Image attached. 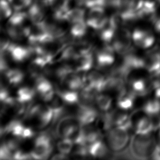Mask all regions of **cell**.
I'll return each mask as SVG.
<instances>
[{
	"instance_id": "obj_1",
	"label": "cell",
	"mask_w": 160,
	"mask_h": 160,
	"mask_svg": "<svg viewBox=\"0 0 160 160\" xmlns=\"http://www.w3.org/2000/svg\"><path fill=\"white\" fill-rule=\"evenodd\" d=\"M156 146L155 140L151 133L149 134H134L131 141V150L134 156L145 158L151 156Z\"/></svg>"
},
{
	"instance_id": "obj_2",
	"label": "cell",
	"mask_w": 160,
	"mask_h": 160,
	"mask_svg": "<svg viewBox=\"0 0 160 160\" xmlns=\"http://www.w3.org/2000/svg\"><path fill=\"white\" fill-rule=\"evenodd\" d=\"M53 149L52 139L46 132H42L35 139L31 154L32 159H45L51 155Z\"/></svg>"
},
{
	"instance_id": "obj_3",
	"label": "cell",
	"mask_w": 160,
	"mask_h": 160,
	"mask_svg": "<svg viewBox=\"0 0 160 160\" xmlns=\"http://www.w3.org/2000/svg\"><path fill=\"white\" fill-rule=\"evenodd\" d=\"M107 142L109 148L114 152H119L123 150L129 141L128 131L113 127L106 134Z\"/></svg>"
},
{
	"instance_id": "obj_4",
	"label": "cell",
	"mask_w": 160,
	"mask_h": 160,
	"mask_svg": "<svg viewBox=\"0 0 160 160\" xmlns=\"http://www.w3.org/2000/svg\"><path fill=\"white\" fill-rule=\"evenodd\" d=\"M79 126L76 117L64 116L58 120L56 134L61 138H70Z\"/></svg>"
},
{
	"instance_id": "obj_5",
	"label": "cell",
	"mask_w": 160,
	"mask_h": 160,
	"mask_svg": "<svg viewBox=\"0 0 160 160\" xmlns=\"http://www.w3.org/2000/svg\"><path fill=\"white\" fill-rule=\"evenodd\" d=\"M2 55H9L10 58L14 61L21 62L29 58L31 56V51L29 48L18 45L10 41L8 44L6 48L1 51Z\"/></svg>"
},
{
	"instance_id": "obj_6",
	"label": "cell",
	"mask_w": 160,
	"mask_h": 160,
	"mask_svg": "<svg viewBox=\"0 0 160 160\" xmlns=\"http://www.w3.org/2000/svg\"><path fill=\"white\" fill-rule=\"evenodd\" d=\"M132 41L134 44L141 49H149L155 42V37L149 31L137 28L132 32Z\"/></svg>"
},
{
	"instance_id": "obj_7",
	"label": "cell",
	"mask_w": 160,
	"mask_h": 160,
	"mask_svg": "<svg viewBox=\"0 0 160 160\" xmlns=\"http://www.w3.org/2000/svg\"><path fill=\"white\" fill-rule=\"evenodd\" d=\"M49 6L47 0H36L31 3L28 11V18L33 24H38L44 21L46 8Z\"/></svg>"
},
{
	"instance_id": "obj_8",
	"label": "cell",
	"mask_w": 160,
	"mask_h": 160,
	"mask_svg": "<svg viewBox=\"0 0 160 160\" xmlns=\"http://www.w3.org/2000/svg\"><path fill=\"white\" fill-rule=\"evenodd\" d=\"M98 117L96 110L92 106L80 104L76 118L81 126H87L95 121Z\"/></svg>"
},
{
	"instance_id": "obj_9",
	"label": "cell",
	"mask_w": 160,
	"mask_h": 160,
	"mask_svg": "<svg viewBox=\"0 0 160 160\" xmlns=\"http://www.w3.org/2000/svg\"><path fill=\"white\" fill-rule=\"evenodd\" d=\"M49 6L53 11V18L56 21H64L69 8L71 0H47Z\"/></svg>"
},
{
	"instance_id": "obj_10",
	"label": "cell",
	"mask_w": 160,
	"mask_h": 160,
	"mask_svg": "<svg viewBox=\"0 0 160 160\" xmlns=\"http://www.w3.org/2000/svg\"><path fill=\"white\" fill-rule=\"evenodd\" d=\"M108 44L106 43V45L99 49L96 54V62L100 68L108 67L114 62L115 51L111 44Z\"/></svg>"
},
{
	"instance_id": "obj_11",
	"label": "cell",
	"mask_w": 160,
	"mask_h": 160,
	"mask_svg": "<svg viewBox=\"0 0 160 160\" xmlns=\"http://www.w3.org/2000/svg\"><path fill=\"white\" fill-rule=\"evenodd\" d=\"M145 69L152 75L160 72V51L151 50L144 57Z\"/></svg>"
},
{
	"instance_id": "obj_12",
	"label": "cell",
	"mask_w": 160,
	"mask_h": 160,
	"mask_svg": "<svg viewBox=\"0 0 160 160\" xmlns=\"http://www.w3.org/2000/svg\"><path fill=\"white\" fill-rule=\"evenodd\" d=\"M136 94L131 90H126L122 89L119 92L117 98V106L122 111H127L131 109L134 102Z\"/></svg>"
},
{
	"instance_id": "obj_13",
	"label": "cell",
	"mask_w": 160,
	"mask_h": 160,
	"mask_svg": "<svg viewBox=\"0 0 160 160\" xmlns=\"http://www.w3.org/2000/svg\"><path fill=\"white\" fill-rule=\"evenodd\" d=\"M39 128L47 126L53 121V111L50 105H41L36 117Z\"/></svg>"
},
{
	"instance_id": "obj_14",
	"label": "cell",
	"mask_w": 160,
	"mask_h": 160,
	"mask_svg": "<svg viewBox=\"0 0 160 160\" xmlns=\"http://www.w3.org/2000/svg\"><path fill=\"white\" fill-rule=\"evenodd\" d=\"M74 69L76 72H86L90 70L94 64L92 52L79 56L75 60Z\"/></svg>"
},
{
	"instance_id": "obj_15",
	"label": "cell",
	"mask_w": 160,
	"mask_h": 160,
	"mask_svg": "<svg viewBox=\"0 0 160 160\" xmlns=\"http://www.w3.org/2000/svg\"><path fill=\"white\" fill-rule=\"evenodd\" d=\"M150 85L152 86V82L150 83L144 78H136L131 81V90L136 96H144L149 92Z\"/></svg>"
},
{
	"instance_id": "obj_16",
	"label": "cell",
	"mask_w": 160,
	"mask_h": 160,
	"mask_svg": "<svg viewBox=\"0 0 160 160\" xmlns=\"http://www.w3.org/2000/svg\"><path fill=\"white\" fill-rule=\"evenodd\" d=\"M154 126L151 118L146 115L140 118L136 122L134 131L138 134H149L154 131Z\"/></svg>"
},
{
	"instance_id": "obj_17",
	"label": "cell",
	"mask_w": 160,
	"mask_h": 160,
	"mask_svg": "<svg viewBox=\"0 0 160 160\" xmlns=\"http://www.w3.org/2000/svg\"><path fill=\"white\" fill-rule=\"evenodd\" d=\"M108 149L101 139L89 144V156L94 158H104L108 155Z\"/></svg>"
},
{
	"instance_id": "obj_18",
	"label": "cell",
	"mask_w": 160,
	"mask_h": 160,
	"mask_svg": "<svg viewBox=\"0 0 160 160\" xmlns=\"http://www.w3.org/2000/svg\"><path fill=\"white\" fill-rule=\"evenodd\" d=\"M56 94L66 104H74L79 102V94L77 91L70 89L58 90Z\"/></svg>"
},
{
	"instance_id": "obj_19",
	"label": "cell",
	"mask_w": 160,
	"mask_h": 160,
	"mask_svg": "<svg viewBox=\"0 0 160 160\" xmlns=\"http://www.w3.org/2000/svg\"><path fill=\"white\" fill-rule=\"evenodd\" d=\"M50 106L53 111V121L52 123H54L56 121L61 118V116L63 114L64 111V102L56 94L54 98L50 101Z\"/></svg>"
},
{
	"instance_id": "obj_20",
	"label": "cell",
	"mask_w": 160,
	"mask_h": 160,
	"mask_svg": "<svg viewBox=\"0 0 160 160\" xmlns=\"http://www.w3.org/2000/svg\"><path fill=\"white\" fill-rule=\"evenodd\" d=\"M5 78L8 82L13 86L19 84L24 79V74L23 72L16 68L8 69L4 72Z\"/></svg>"
},
{
	"instance_id": "obj_21",
	"label": "cell",
	"mask_w": 160,
	"mask_h": 160,
	"mask_svg": "<svg viewBox=\"0 0 160 160\" xmlns=\"http://www.w3.org/2000/svg\"><path fill=\"white\" fill-rule=\"evenodd\" d=\"M36 91V89L33 88L28 86H22L18 90L16 99L18 102H29L31 100L33 99Z\"/></svg>"
},
{
	"instance_id": "obj_22",
	"label": "cell",
	"mask_w": 160,
	"mask_h": 160,
	"mask_svg": "<svg viewBox=\"0 0 160 160\" xmlns=\"http://www.w3.org/2000/svg\"><path fill=\"white\" fill-rule=\"evenodd\" d=\"M117 29L109 22V18L106 24L99 30L100 39L105 43H110L112 41Z\"/></svg>"
},
{
	"instance_id": "obj_23",
	"label": "cell",
	"mask_w": 160,
	"mask_h": 160,
	"mask_svg": "<svg viewBox=\"0 0 160 160\" xmlns=\"http://www.w3.org/2000/svg\"><path fill=\"white\" fill-rule=\"evenodd\" d=\"M142 111L148 116H153L160 112V104L154 98L148 100L142 106Z\"/></svg>"
},
{
	"instance_id": "obj_24",
	"label": "cell",
	"mask_w": 160,
	"mask_h": 160,
	"mask_svg": "<svg viewBox=\"0 0 160 160\" xmlns=\"http://www.w3.org/2000/svg\"><path fill=\"white\" fill-rule=\"evenodd\" d=\"M84 16L85 11L82 8H76L70 9L66 14L65 21L72 24L81 20H84Z\"/></svg>"
},
{
	"instance_id": "obj_25",
	"label": "cell",
	"mask_w": 160,
	"mask_h": 160,
	"mask_svg": "<svg viewBox=\"0 0 160 160\" xmlns=\"http://www.w3.org/2000/svg\"><path fill=\"white\" fill-rule=\"evenodd\" d=\"M87 23L84 20H81L72 24L70 33L74 38H81L83 37L87 32Z\"/></svg>"
},
{
	"instance_id": "obj_26",
	"label": "cell",
	"mask_w": 160,
	"mask_h": 160,
	"mask_svg": "<svg viewBox=\"0 0 160 160\" xmlns=\"http://www.w3.org/2000/svg\"><path fill=\"white\" fill-rule=\"evenodd\" d=\"M76 72H75L71 74L63 82L66 84L68 89L78 91L82 88L83 82L82 76L78 75Z\"/></svg>"
},
{
	"instance_id": "obj_27",
	"label": "cell",
	"mask_w": 160,
	"mask_h": 160,
	"mask_svg": "<svg viewBox=\"0 0 160 160\" xmlns=\"http://www.w3.org/2000/svg\"><path fill=\"white\" fill-rule=\"evenodd\" d=\"M95 102L99 109L104 112L109 111L112 106V98L104 94H100L97 95L95 98Z\"/></svg>"
},
{
	"instance_id": "obj_28",
	"label": "cell",
	"mask_w": 160,
	"mask_h": 160,
	"mask_svg": "<svg viewBox=\"0 0 160 160\" xmlns=\"http://www.w3.org/2000/svg\"><path fill=\"white\" fill-rule=\"evenodd\" d=\"M53 89L51 82L44 76H41L35 79V89L39 94H42Z\"/></svg>"
},
{
	"instance_id": "obj_29",
	"label": "cell",
	"mask_w": 160,
	"mask_h": 160,
	"mask_svg": "<svg viewBox=\"0 0 160 160\" xmlns=\"http://www.w3.org/2000/svg\"><path fill=\"white\" fill-rule=\"evenodd\" d=\"M76 72L74 68L68 64H63L59 66L55 71L56 77L61 81L64 82L65 79L71 74Z\"/></svg>"
},
{
	"instance_id": "obj_30",
	"label": "cell",
	"mask_w": 160,
	"mask_h": 160,
	"mask_svg": "<svg viewBox=\"0 0 160 160\" xmlns=\"http://www.w3.org/2000/svg\"><path fill=\"white\" fill-rule=\"evenodd\" d=\"M73 146L74 142L72 139L69 138H61L56 144L58 152L66 155L68 154L72 151Z\"/></svg>"
},
{
	"instance_id": "obj_31",
	"label": "cell",
	"mask_w": 160,
	"mask_h": 160,
	"mask_svg": "<svg viewBox=\"0 0 160 160\" xmlns=\"http://www.w3.org/2000/svg\"><path fill=\"white\" fill-rule=\"evenodd\" d=\"M28 18V13L20 11H16L9 17L8 24L13 26H22Z\"/></svg>"
},
{
	"instance_id": "obj_32",
	"label": "cell",
	"mask_w": 160,
	"mask_h": 160,
	"mask_svg": "<svg viewBox=\"0 0 160 160\" xmlns=\"http://www.w3.org/2000/svg\"><path fill=\"white\" fill-rule=\"evenodd\" d=\"M104 10L102 7H94L90 8V11L88 12L86 23L88 26L95 20L104 16Z\"/></svg>"
},
{
	"instance_id": "obj_33",
	"label": "cell",
	"mask_w": 160,
	"mask_h": 160,
	"mask_svg": "<svg viewBox=\"0 0 160 160\" xmlns=\"http://www.w3.org/2000/svg\"><path fill=\"white\" fill-rule=\"evenodd\" d=\"M12 15V10L9 2L6 0L1 1V19H6Z\"/></svg>"
},
{
	"instance_id": "obj_34",
	"label": "cell",
	"mask_w": 160,
	"mask_h": 160,
	"mask_svg": "<svg viewBox=\"0 0 160 160\" xmlns=\"http://www.w3.org/2000/svg\"><path fill=\"white\" fill-rule=\"evenodd\" d=\"M9 2L16 11H21L30 6L32 3V0H9Z\"/></svg>"
},
{
	"instance_id": "obj_35",
	"label": "cell",
	"mask_w": 160,
	"mask_h": 160,
	"mask_svg": "<svg viewBox=\"0 0 160 160\" xmlns=\"http://www.w3.org/2000/svg\"><path fill=\"white\" fill-rule=\"evenodd\" d=\"M12 158V153L8 147L6 142L1 144L0 148V159H8Z\"/></svg>"
},
{
	"instance_id": "obj_36",
	"label": "cell",
	"mask_w": 160,
	"mask_h": 160,
	"mask_svg": "<svg viewBox=\"0 0 160 160\" xmlns=\"http://www.w3.org/2000/svg\"><path fill=\"white\" fill-rule=\"evenodd\" d=\"M151 157L153 159L160 160V141L158 144H156Z\"/></svg>"
},
{
	"instance_id": "obj_37",
	"label": "cell",
	"mask_w": 160,
	"mask_h": 160,
	"mask_svg": "<svg viewBox=\"0 0 160 160\" xmlns=\"http://www.w3.org/2000/svg\"><path fill=\"white\" fill-rule=\"evenodd\" d=\"M67 158H68L67 155L61 153V152H58V153L54 154L51 158V159H55V160H57V159H67Z\"/></svg>"
},
{
	"instance_id": "obj_38",
	"label": "cell",
	"mask_w": 160,
	"mask_h": 160,
	"mask_svg": "<svg viewBox=\"0 0 160 160\" xmlns=\"http://www.w3.org/2000/svg\"><path fill=\"white\" fill-rule=\"evenodd\" d=\"M154 29L155 30L160 33V18L155 19L154 21Z\"/></svg>"
},
{
	"instance_id": "obj_39",
	"label": "cell",
	"mask_w": 160,
	"mask_h": 160,
	"mask_svg": "<svg viewBox=\"0 0 160 160\" xmlns=\"http://www.w3.org/2000/svg\"><path fill=\"white\" fill-rule=\"evenodd\" d=\"M154 98L157 99L158 102L160 104V86H158L154 88Z\"/></svg>"
},
{
	"instance_id": "obj_40",
	"label": "cell",
	"mask_w": 160,
	"mask_h": 160,
	"mask_svg": "<svg viewBox=\"0 0 160 160\" xmlns=\"http://www.w3.org/2000/svg\"><path fill=\"white\" fill-rule=\"evenodd\" d=\"M159 139H160V129H159Z\"/></svg>"
},
{
	"instance_id": "obj_41",
	"label": "cell",
	"mask_w": 160,
	"mask_h": 160,
	"mask_svg": "<svg viewBox=\"0 0 160 160\" xmlns=\"http://www.w3.org/2000/svg\"><path fill=\"white\" fill-rule=\"evenodd\" d=\"M6 1H9V0H6Z\"/></svg>"
}]
</instances>
